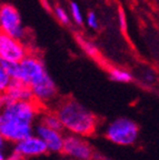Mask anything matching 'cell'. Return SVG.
Here are the masks:
<instances>
[{
	"label": "cell",
	"instance_id": "obj_9",
	"mask_svg": "<svg viewBox=\"0 0 159 160\" xmlns=\"http://www.w3.org/2000/svg\"><path fill=\"white\" fill-rule=\"evenodd\" d=\"M30 88L33 91V100L40 106L47 105V103L54 101L58 95L57 85L54 81V79L50 77L49 73H47L44 78L38 80L37 82L30 85Z\"/></svg>",
	"mask_w": 159,
	"mask_h": 160
},
{
	"label": "cell",
	"instance_id": "obj_6",
	"mask_svg": "<svg viewBox=\"0 0 159 160\" xmlns=\"http://www.w3.org/2000/svg\"><path fill=\"white\" fill-rule=\"evenodd\" d=\"M21 79L20 81L30 86L37 82L48 73L42 59L35 55H27L20 61Z\"/></svg>",
	"mask_w": 159,
	"mask_h": 160
},
{
	"label": "cell",
	"instance_id": "obj_22",
	"mask_svg": "<svg viewBox=\"0 0 159 160\" xmlns=\"http://www.w3.org/2000/svg\"><path fill=\"white\" fill-rule=\"evenodd\" d=\"M6 160H25V158L23 157L21 155H19V153L17 152V151H15V150H11V152L8 155L7 159Z\"/></svg>",
	"mask_w": 159,
	"mask_h": 160
},
{
	"label": "cell",
	"instance_id": "obj_11",
	"mask_svg": "<svg viewBox=\"0 0 159 160\" xmlns=\"http://www.w3.org/2000/svg\"><path fill=\"white\" fill-rule=\"evenodd\" d=\"M6 93L13 100H23V101L33 100V95L30 86L26 85L20 80H11Z\"/></svg>",
	"mask_w": 159,
	"mask_h": 160
},
{
	"label": "cell",
	"instance_id": "obj_19",
	"mask_svg": "<svg viewBox=\"0 0 159 160\" xmlns=\"http://www.w3.org/2000/svg\"><path fill=\"white\" fill-rule=\"evenodd\" d=\"M87 25L89 28L91 29H97L99 27V23H98V19H97V16L95 12H89L87 16Z\"/></svg>",
	"mask_w": 159,
	"mask_h": 160
},
{
	"label": "cell",
	"instance_id": "obj_1",
	"mask_svg": "<svg viewBox=\"0 0 159 160\" xmlns=\"http://www.w3.org/2000/svg\"><path fill=\"white\" fill-rule=\"evenodd\" d=\"M40 116V105L35 100H11L0 112V135L16 143L35 133V123Z\"/></svg>",
	"mask_w": 159,
	"mask_h": 160
},
{
	"label": "cell",
	"instance_id": "obj_20",
	"mask_svg": "<svg viewBox=\"0 0 159 160\" xmlns=\"http://www.w3.org/2000/svg\"><path fill=\"white\" fill-rule=\"evenodd\" d=\"M118 19H119V26L121 28L122 31H126L127 29V20H126V13H125L124 9L119 7L118 9Z\"/></svg>",
	"mask_w": 159,
	"mask_h": 160
},
{
	"label": "cell",
	"instance_id": "obj_17",
	"mask_svg": "<svg viewBox=\"0 0 159 160\" xmlns=\"http://www.w3.org/2000/svg\"><path fill=\"white\" fill-rule=\"evenodd\" d=\"M70 11H71V17L77 25H82L84 23V17H82L81 10L78 6L77 2L70 3Z\"/></svg>",
	"mask_w": 159,
	"mask_h": 160
},
{
	"label": "cell",
	"instance_id": "obj_23",
	"mask_svg": "<svg viewBox=\"0 0 159 160\" xmlns=\"http://www.w3.org/2000/svg\"><path fill=\"white\" fill-rule=\"evenodd\" d=\"M144 80L146 82H152V80H154V75L151 72H146L144 75Z\"/></svg>",
	"mask_w": 159,
	"mask_h": 160
},
{
	"label": "cell",
	"instance_id": "obj_7",
	"mask_svg": "<svg viewBox=\"0 0 159 160\" xmlns=\"http://www.w3.org/2000/svg\"><path fill=\"white\" fill-rule=\"evenodd\" d=\"M27 55V48L21 40L0 31V59L19 62Z\"/></svg>",
	"mask_w": 159,
	"mask_h": 160
},
{
	"label": "cell",
	"instance_id": "obj_14",
	"mask_svg": "<svg viewBox=\"0 0 159 160\" xmlns=\"http://www.w3.org/2000/svg\"><path fill=\"white\" fill-rule=\"evenodd\" d=\"M109 77L115 82L129 83L132 81V75L125 69L120 68H114L109 71Z\"/></svg>",
	"mask_w": 159,
	"mask_h": 160
},
{
	"label": "cell",
	"instance_id": "obj_13",
	"mask_svg": "<svg viewBox=\"0 0 159 160\" xmlns=\"http://www.w3.org/2000/svg\"><path fill=\"white\" fill-rule=\"evenodd\" d=\"M0 66L9 73L13 79L20 80L21 79V68H20V61H7V60L0 59Z\"/></svg>",
	"mask_w": 159,
	"mask_h": 160
},
{
	"label": "cell",
	"instance_id": "obj_16",
	"mask_svg": "<svg viewBox=\"0 0 159 160\" xmlns=\"http://www.w3.org/2000/svg\"><path fill=\"white\" fill-rule=\"evenodd\" d=\"M11 80H13V78L10 77L9 73L0 66V95L7 91Z\"/></svg>",
	"mask_w": 159,
	"mask_h": 160
},
{
	"label": "cell",
	"instance_id": "obj_4",
	"mask_svg": "<svg viewBox=\"0 0 159 160\" xmlns=\"http://www.w3.org/2000/svg\"><path fill=\"white\" fill-rule=\"evenodd\" d=\"M0 31L21 40L26 35L20 13L13 5L0 6Z\"/></svg>",
	"mask_w": 159,
	"mask_h": 160
},
{
	"label": "cell",
	"instance_id": "obj_24",
	"mask_svg": "<svg viewBox=\"0 0 159 160\" xmlns=\"http://www.w3.org/2000/svg\"><path fill=\"white\" fill-rule=\"evenodd\" d=\"M1 109H3V106L0 105V112H1Z\"/></svg>",
	"mask_w": 159,
	"mask_h": 160
},
{
	"label": "cell",
	"instance_id": "obj_10",
	"mask_svg": "<svg viewBox=\"0 0 159 160\" xmlns=\"http://www.w3.org/2000/svg\"><path fill=\"white\" fill-rule=\"evenodd\" d=\"M13 150L23 156L25 159L26 158L39 157V156H44L49 152L44 140L35 133L13 143Z\"/></svg>",
	"mask_w": 159,
	"mask_h": 160
},
{
	"label": "cell",
	"instance_id": "obj_8",
	"mask_svg": "<svg viewBox=\"0 0 159 160\" xmlns=\"http://www.w3.org/2000/svg\"><path fill=\"white\" fill-rule=\"evenodd\" d=\"M35 135H37L38 137L44 140L49 152H62L64 142H65V135L61 130L52 129L40 121H37L35 123Z\"/></svg>",
	"mask_w": 159,
	"mask_h": 160
},
{
	"label": "cell",
	"instance_id": "obj_18",
	"mask_svg": "<svg viewBox=\"0 0 159 160\" xmlns=\"http://www.w3.org/2000/svg\"><path fill=\"white\" fill-rule=\"evenodd\" d=\"M54 12H55L56 18L59 20L62 25H69V23H70L69 16H68L67 11H66V10L64 9L62 7H59V6L55 7V9H54Z\"/></svg>",
	"mask_w": 159,
	"mask_h": 160
},
{
	"label": "cell",
	"instance_id": "obj_21",
	"mask_svg": "<svg viewBox=\"0 0 159 160\" xmlns=\"http://www.w3.org/2000/svg\"><path fill=\"white\" fill-rule=\"evenodd\" d=\"M82 48L87 51V53H89V55H91V56L97 53V49H96V47H95L94 45H91L90 42H84L82 43Z\"/></svg>",
	"mask_w": 159,
	"mask_h": 160
},
{
	"label": "cell",
	"instance_id": "obj_12",
	"mask_svg": "<svg viewBox=\"0 0 159 160\" xmlns=\"http://www.w3.org/2000/svg\"><path fill=\"white\" fill-rule=\"evenodd\" d=\"M38 121L42 122L44 125L48 126V127L52 128V129H56V130H64L62 128V123L60 121V119L58 118V116L54 112H46V113H42V115L39 116L38 118Z\"/></svg>",
	"mask_w": 159,
	"mask_h": 160
},
{
	"label": "cell",
	"instance_id": "obj_2",
	"mask_svg": "<svg viewBox=\"0 0 159 160\" xmlns=\"http://www.w3.org/2000/svg\"><path fill=\"white\" fill-rule=\"evenodd\" d=\"M55 113L61 121L64 130H67L69 133L88 137L96 132L98 118L76 99L61 100L56 106Z\"/></svg>",
	"mask_w": 159,
	"mask_h": 160
},
{
	"label": "cell",
	"instance_id": "obj_5",
	"mask_svg": "<svg viewBox=\"0 0 159 160\" xmlns=\"http://www.w3.org/2000/svg\"><path fill=\"white\" fill-rule=\"evenodd\" d=\"M62 153L75 160H95L97 156L85 137L72 133L65 136Z\"/></svg>",
	"mask_w": 159,
	"mask_h": 160
},
{
	"label": "cell",
	"instance_id": "obj_15",
	"mask_svg": "<svg viewBox=\"0 0 159 160\" xmlns=\"http://www.w3.org/2000/svg\"><path fill=\"white\" fill-rule=\"evenodd\" d=\"M13 149V143L9 142L0 135V160H6L11 150Z\"/></svg>",
	"mask_w": 159,
	"mask_h": 160
},
{
	"label": "cell",
	"instance_id": "obj_3",
	"mask_svg": "<svg viewBox=\"0 0 159 160\" xmlns=\"http://www.w3.org/2000/svg\"><path fill=\"white\" fill-rule=\"evenodd\" d=\"M139 126L130 118L119 117L110 121L105 128V138L121 147H129L139 138Z\"/></svg>",
	"mask_w": 159,
	"mask_h": 160
}]
</instances>
